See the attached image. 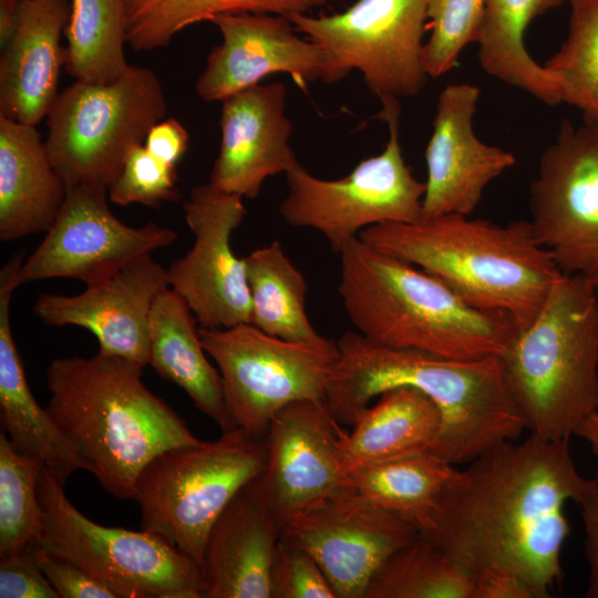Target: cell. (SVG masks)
<instances>
[{
    "label": "cell",
    "instance_id": "cell-13",
    "mask_svg": "<svg viewBox=\"0 0 598 598\" xmlns=\"http://www.w3.org/2000/svg\"><path fill=\"white\" fill-rule=\"evenodd\" d=\"M528 220L563 274L598 289V123L567 118L529 185Z\"/></svg>",
    "mask_w": 598,
    "mask_h": 598
},
{
    "label": "cell",
    "instance_id": "cell-32",
    "mask_svg": "<svg viewBox=\"0 0 598 598\" xmlns=\"http://www.w3.org/2000/svg\"><path fill=\"white\" fill-rule=\"evenodd\" d=\"M329 0H127V43L134 51L166 48L184 29L221 13H307Z\"/></svg>",
    "mask_w": 598,
    "mask_h": 598
},
{
    "label": "cell",
    "instance_id": "cell-29",
    "mask_svg": "<svg viewBox=\"0 0 598 598\" xmlns=\"http://www.w3.org/2000/svg\"><path fill=\"white\" fill-rule=\"evenodd\" d=\"M456 467L422 451L352 468L340 486L421 532L430 525L436 499Z\"/></svg>",
    "mask_w": 598,
    "mask_h": 598
},
{
    "label": "cell",
    "instance_id": "cell-31",
    "mask_svg": "<svg viewBox=\"0 0 598 598\" xmlns=\"http://www.w3.org/2000/svg\"><path fill=\"white\" fill-rule=\"evenodd\" d=\"M127 24V0H71L64 30L69 75L95 84L121 78L130 68L124 54Z\"/></svg>",
    "mask_w": 598,
    "mask_h": 598
},
{
    "label": "cell",
    "instance_id": "cell-25",
    "mask_svg": "<svg viewBox=\"0 0 598 598\" xmlns=\"http://www.w3.org/2000/svg\"><path fill=\"white\" fill-rule=\"evenodd\" d=\"M65 196L37 127L0 116V239L48 231Z\"/></svg>",
    "mask_w": 598,
    "mask_h": 598
},
{
    "label": "cell",
    "instance_id": "cell-21",
    "mask_svg": "<svg viewBox=\"0 0 598 598\" xmlns=\"http://www.w3.org/2000/svg\"><path fill=\"white\" fill-rule=\"evenodd\" d=\"M282 83L257 84L225 99L219 121L221 142L209 182L216 187L256 198L264 182L286 173L299 161L289 140Z\"/></svg>",
    "mask_w": 598,
    "mask_h": 598
},
{
    "label": "cell",
    "instance_id": "cell-27",
    "mask_svg": "<svg viewBox=\"0 0 598 598\" xmlns=\"http://www.w3.org/2000/svg\"><path fill=\"white\" fill-rule=\"evenodd\" d=\"M441 412L412 386H396L361 410L342 440L347 472L373 463L430 451L441 430ZM347 474V473H346Z\"/></svg>",
    "mask_w": 598,
    "mask_h": 598
},
{
    "label": "cell",
    "instance_id": "cell-42",
    "mask_svg": "<svg viewBox=\"0 0 598 598\" xmlns=\"http://www.w3.org/2000/svg\"><path fill=\"white\" fill-rule=\"evenodd\" d=\"M189 135L176 118L154 124L145 138V147L162 161L176 165L188 147Z\"/></svg>",
    "mask_w": 598,
    "mask_h": 598
},
{
    "label": "cell",
    "instance_id": "cell-17",
    "mask_svg": "<svg viewBox=\"0 0 598 598\" xmlns=\"http://www.w3.org/2000/svg\"><path fill=\"white\" fill-rule=\"evenodd\" d=\"M324 400L295 401L270 421L264 470L248 483L282 524L340 487L347 433Z\"/></svg>",
    "mask_w": 598,
    "mask_h": 598
},
{
    "label": "cell",
    "instance_id": "cell-28",
    "mask_svg": "<svg viewBox=\"0 0 598 598\" xmlns=\"http://www.w3.org/2000/svg\"><path fill=\"white\" fill-rule=\"evenodd\" d=\"M568 0H486L477 58L488 75L540 102L561 104L558 82L526 50L527 27Z\"/></svg>",
    "mask_w": 598,
    "mask_h": 598
},
{
    "label": "cell",
    "instance_id": "cell-14",
    "mask_svg": "<svg viewBox=\"0 0 598 598\" xmlns=\"http://www.w3.org/2000/svg\"><path fill=\"white\" fill-rule=\"evenodd\" d=\"M107 193L94 185L66 188L55 221L16 272L18 287L51 278H74L91 286L176 240L168 227L122 223L109 207Z\"/></svg>",
    "mask_w": 598,
    "mask_h": 598
},
{
    "label": "cell",
    "instance_id": "cell-38",
    "mask_svg": "<svg viewBox=\"0 0 598 598\" xmlns=\"http://www.w3.org/2000/svg\"><path fill=\"white\" fill-rule=\"evenodd\" d=\"M271 598H337L313 556L282 532L270 570Z\"/></svg>",
    "mask_w": 598,
    "mask_h": 598
},
{
    "label": "cell",
    "instance_id": "cell-1",
    "mask_svg": "<svg viewBox=\"0 0 598 598\" xmlns=\"http://www.w3.org/2000/svg\"><path fill=\"white\" fill-rule=\"evenodd\" d=\"M597 485L577 471L569 440L504 441L455 468L419 533L470 575L508 568L547 598L563 578L565 506Z\"/></svg>",
    "mask_w": 598,
    "mask_h": 598
},
{
    "label": "cell",
    "instance_id": "cell-23",
    "mask_svg": "<svg viewBox=\"0 0 598 598\" xmlns=\"http://www.w3.org/2000/svg\"><path fill=\"white\" fill-rule=\"evenodd\" d=\"M282 526L244 486L207 535L202 598H271L270 570Z\"/></svg>",
    "mask_w": 598,
    "mask_h": 598
},
{
    "label": "cell",
    "instance_id": "cell-11",
    "mask_svg": "<svg viewBox=\"0 0 598 598\" xmlns=\"http://www.w3.org/2000/svg\"><path fill=\"white\" fill-rule=\"evenodd\" d=\"M198 336L218 367L231 422L249 435L265 439L276 413L295 401L324 400L337 341L327 348L290 342L251 323L198 326Z\"/></svg>",
    "mask_w": 598,
    "mask_h": 598
},
{
    "label": "cell",
    "instance_id": "cell-6",
    "mask_svg": "<svg viewBox=\"0 0 598 598\" xmlns=\"http://www.w3.org/2000/svg\"><path fill=\"white\" fill-rule=\"evenodd\" d=\"M498 360L526 430L548 441L569 440L598 411V289L563 274Z\"/></svg>",
    "mask_w": 598,
    "mask_h": 598
},
{
    "label": "cell",
    "instance_id": "cell-10",
    "mask_svg": "<svg viewBox=\"0 0 598 598\" xmlns=\"http://www.w3.org/2000/svg\"><path fill=\"white\" fill-rule=\"evenodd\" d=\"M379 100L378 117L389 128L381 154L361 161L341 179L318 178L299 162L285 173L288 194L279 215L288 225L321 233L337 254L370 226L422 219L426 185L414 177L402 155L399 100L393 95Z\"/></svg>",
    "mask_w": 598,
    "mask_h": 598
},
{
    "label": "cell",
    "instance_id": "cell-3",
    "mask_svg": "<svg viewBox=\"0 0 598 598\" xmlns=\"http://www.w3.org/2000/svg\"><path fill=\"white\" fill-rule=\"evenodd\" d=\"M143 369L97 352L54 359L47 369V410L114 497L133 499L143 467L159 453L198 445L185 421L142 381Z\"/></svg>",
    "mask_w": 598,
    "mask_h": 598
},
{
    "label": "cell",
    "instance_id": "cell-24",
    "mask_svg": "<svg viewBox=\"0 0 598 598\" xmlns=\"http://www.w3.org/2000/svg\"><path fill=\"white\" fill-rule=\"evenodd\" d=\"M18 264L8 260L0 270V413L11 446L37 458L60 482L86 466L56 423L33 396L10 322V303L18 288Z\"/></svg>",
    "mask_w": 598,
    "mask_h": 598
},
{
    "label": "cell",
    "instance_id": "cell-33",
    "mask_svg": "<svg viewBox=\"0 0 598 598\" xmlns=\"http://www.w3.org/2000/svg\"><path fill=\"white\" fill-rule=\"evenodd\" d=\"M471 575L419 536L372 576L364 598H473Z\"/></svg>",
    "mask_w": 598,
    "mask_h": 598
},
{
    "label": "cell",
    "instance_id": "cell-9",
    "mask_svg": "<svg viewBox=\"0 0 598 598\" xmlns=\"http://www.w3.org/2000/svg\"><path fill=\"white\" fill-rule=\"evenodd\" d=\"M43 466L42 527L32 546L83 568L118 598H202L197 564L156 534L102 526L79 512Z\"/></svg>",
    "mask_w": 598,
    "mask_h": 598
},
{
    "label": "cell",
    "instance_id": "cell-37",
    "mask_svg": "<svg viewBox=\"0 0 598 598\" xmlns=\"http://www.w3.org/2000/svg\"><path fill=\"white\" fill-rule=\"evenodd\" d=\"M176 181L175 165L137 144L130 150L120 175L107 188L109 198L121 206L142 204L157 208L165 202H178Z\"/></svg>",
    "mask_w": 598,
    "mask_h": 598
},
{
    "label": "cell",
    "instance_id": "cell-22",
    "mask_svg": "<svg viewBox=\"0 0 598 598\" xmlns=\"http://www.w3.org/2000/svg\"><path fill=\"white\" fill-rule=\"evenodd\" d=\"M71 0H21L14 34L0 58V116L28 125L47 117L65 64L61 34Z\"/></svg>",
    "mask_w": 598,
    "mask_h": 598
},
{
    "label": "cell",
    "instance_id": "cell-39",
    "mask_svg": "<svg viewBox=\"0 0 598 598\" xmlns=\"http://www.w3.org/2000/svg\"><path fill=\"white\" fill-rule=\"evenodd\" d=\"M0 598H59L39 567L31 545L0 557Z\"/></svg>",
    "mask_w": 598,
    "mask_h": 598
},
{
    "label": "cell",
    "instance_id": "cell-44",
    "mask_svg": "<svg viewBox=\"0 0 598 598\" xmlns=\"http://www.w3.org/2000/svg\"><path fill=\"white\" fill-rule=\"evenodd\" d=\"M21 0H0V45L4 48L18 25Z\"/></svg>",
    "mask_w": 598,
    "mask_h": 598
},
{
    "label": "cell",
    "instance_id": "cell-26",
    "mask_svg": "<svg viewBox=\"0 0 598 598\" xmlns=\"http://www.w3.org/2000/svg\"><path fill=\"white\" fill-rule=\"evenodd\" d=\"M197 319L173 289L163 291L151 312L148 364L163 379L186 392L195 408L212 419L221 432L235 429L224 400L219 371L207 359Z\"/></svg>",
    "mask_w": 598,
    "mask_h": 598
},
{
    "label": "cell",
    "instance_id": "cell-8",
    "mask_svg": "<svg viewBox=\"0 0 598 598\" xmlns=\"http://www.w3.org/2000/svg\"><path fill=\"white\" fill-rule=\"evenodd\" d=\"M166 112L163 85L150 68L130 65L105 84L75 81L59 93L47 115L50 161L66 188H109L130 150L143 144Z\"/></svg>",
    "mask_w": 598,
    "mask_h": 598
},
{
    "label": "cell",
    "instance_id": "cell-34",
    "mask_svg": "<svg viewBox=\"0 0 598 598\" xmlns=\"http://www.w3.org/2000/svg\"><path fill=\"white\" fill-rule=\"evenodd\" d=\"M569 27L558 51L543 66L558 82L561 103L598 123V0H568Z\"/></svg>",
    "mask_w": 598,
    "mask_h": 598
},
{
    "label": "cell",
    "instance_id": "cell-4",
    "mask_svg": "<svg viewBox=\"0 0 598 598\" xmlns=\"http://www.w3.org/2000/svg\"><path fill=\"white\" fill-rule=\"evenodd\" d=\"M358 237L436 276L468 305L506 315L517 330L530 324L563 276L524 219L498 225L445 214L373 225Z\"/></svg>",
    "mask_w": 598,
    "mask_h": 598
},
{
    "label": "cell",
    "instance_id": "cell-18",
    "mask_svg": "<svg viewBox=\"0 0 598 598\" xmlns=\"http://www.w3.org/2000/svg\"><path fill=\"white\" fill-rule=\"evenodd\" d=\"M210 22L220 31L223 42L208 54L195 84L204 101H224L278 72L289 73L303 90L307 82L316 80L329 84L327 53L310 39L298 37L286 16L221 13Z\"/></svg>",
    "mask_w": 598,
    "mask_h": 598
},
{
    "label": "cell",
    "instance_id": "cell-2",
    "mask_svg": "<svg viewBox=\"0 0 598 598\" xmlns=\"http://www.w3.org/2000/svg\"><path fill=\"white\" fill-rule=\"evenodd\" d=\"M337 348L324 402L340 424L352 425L382 392L412 386L439 408L441 430L430 452L452 465H465L501 442L518 440L526 430L498 357L447 358L382 346L357 331L341 334Z\"/></svg>",
    "mask_w": 598,
    "mask_h": 598
},
{
    "label": "cell",
    "instance_id": "cell-30",
    "mask_svg": "<svg viewBox=\"0 0 598 598\" xmlns=\"http://www.w3.org/2000/svg\"><path fill=\"white\" fill-rule=\"evenodd\" d=\"M244 258L251 324L290 342L321 348L336 344L310 322L306 312V279L278 240L255 249Z\"/></svg>",
    "mask_w": 598,
    "mask_h": 598
},
{
    "label": "cell",
    "instance_id": "cell-7",
    "mask_svg": "<svg viewBox=\"0 0 598 598\" xmlns=\"http://www.w3.org/2000/svg\"><path fill=\"white\" fill-rule=\"evenodd\" d=\"M267 460L265 439L235 427L218 440L168 448L141 471L133 499L141 529L158 535L202 567L207 535L223 509Z\"/></svg>",
    "mask_w": 598,
    "mask_h": 598
},
{
    "label": "cell",
    "instance_id": "cell-5",
    "mask_svg": "<svg viewBox=\"0 0 598 598\" xmlns=\"http://www.w3.org/2000/svg\"><path fill=\"white\" fill-rule=\"evenodd\" d=\"M339 256L341 302L372 342L473 360L498 357L518 331L506 315L468 305L436 276L359 237Z\"/></svg>",
    "mask_w": 598,
    "mask_h": 598
},
{
    "label": "cell",
    "instance_id": "cell-43",
    "mask_svg": "<svg viewBox=\"0 0 598 598\" xmlns=\"http://www.w3.org/2000/svg\"><path fill=\"white\" fill-rule=\"evenodd\" d=\"M584 523V549L589 566L588 598H598V485L579 503Z\"/></svg>",
    "mask_w": 598,
    "mask_h": 598
},
{
    "label": "cell",
    "instance_id": "cell-45",
    "mask_svg": "<svg viewBox=\"0 0 598 598\" xmlns=\"http://www.w3.org/2000/svg\"><path fill=\"white\" fill-rule=\"evenodd\" d=\"M576 436L585 440L598 462V411L589 415L575 432Z\"/></svg>",
    "mask_w": 598,
    "mask_h": 598
},
{
    "label": "cell",
    "instance_id": "cell-19",
    "mask_svg": "<svg viewBox=\"0 0 598 598\" xmlns=\"http://www.w3.org/2000/svg\"><path fill=\"white\" fill-rule=\"evenodd\" d=\"M168 288V270L150 255L79 295L41 293L33 311L48 326L89 330L100 352L144 369L150 361L152 308Z\"/></svg>",
    "mask_w": 598,
    "mask_h": 598
},
{
    "label": "cell",
    "instance_id": "cell-20",
    "mask_svg": "<svg viewBox=\"0 0 598 598\" xmlns=\"http://www.w3.org/2000/svg\"><path fill=\"white\" fill-rule=\"evenodd\" d=\"M480 87L446 85L440 93L433 131L425 150L426 188L422 218L470 216L487 185L516 164L512 152L482 142L474 133Z\"/></svg>",
    "mask_w": 598,
    "mask_h": 598
},
{
    "label": "cell",
    "instance_id": "cell-36",
    "mask_svg": "<svg viewBox=\"0 0 598 598\" xmlns=\"http://www.w3.org/2000/svg\"><path fill=\"white\" fill-rule=\"evenodd\" d=\"M486 0H430L422 64L427 76L437 79L453 70L467 44L478 41Z\"/></svg>",
    "mask_w": 598,
    "mask_h": 598
},
{
    "label": "cell",
    "instance_id": "cell-41",
    "mask_svg": "<svg viewBox=\"0 0 598 598\" xmlns=\"http://www.w3.org/2000/svg\"><path fill=\"white\" fill-rule=\"evenodd\" d=\"M471 577L473 598H538L529 582L508 568L487 567Z\"/></svg>",
    "mask_w": 598,
    "mask_h": 598
},
{
    "label": "cell",
    "instance_id": "cell-16",
    "mask_svg": "<svg viewBox=\"0 0 598 598\" xmlns=\"http://www.w3.org/2000/svg\"><path fill=\"white\" fill-rule=\"evenodd\" d=\"M317 560L337 598H364L378 568L420 536L409 520L343 487L282 524Z\"/></svg>",
    "mask_w": 598,
    "mask_h": 598
},
{
    "label": "cell",
    "instance_id": "cell-40",
    "mask_svg": "<svg viewBox=\"0 0 598 598\" xmlns=\"http://www.w3.org/2000/svg\"><path fill=\"white\" fill-rule=\"evenodd\" d=\"M32 547L39 567L59 598H117L107 586L78 565L41 548Z\"/></svg>",
    "mask_w": 598,
    "mask_h": 598
},
{
    "label": "cell",
    "instance_id": "cell-35",
    "mask_svg": "<svg viewBox=\"0 0 598 598\" xmlns=\"http://www.w3.org/2000/svg\"><path fill=\"white\" fill-rule=\"evenodd\" d=\"M43 465L17 452L0 434V557L32 545L42 527L38 484Z\"/></svg>",
    "mask_w": 598,
    "mask_h": 598
},
{
    "label": "cell",
    "instance_id": "cell-12",
    "mask_svg": "<svg viewBox=\"0 0 598 598\" xmlns=\"http://www.w3.org/2000/svg\"><path fill=\"white\" fill-rule=\"evenodd\" d=\"M430 0H358L331 16H286L329 60V84L359 70L378 99L412 97L427 83L422 64Z\"/></svg>",
    "mask_w": 598,
    "mask_h": 598
},
{
    "label": "cell",
    "instance_id": "cell-15",
    "mask_svg": "<svg viewBox=\"0 0 598 598\" xmlns=\"http://www.w3.org/2000/svg\"><path fill=\"white\" fill-rule=\"evenodd\" d=\"M243 198L208 182L193 187L184 203L194 245L167 268L169 287L185 300L200 327L250 323L245 258L237 257L230 246L231 235L246 215Z\"/></svg>",
    "mask_w": 598,
    "mask_h": 598
}]
</instances>
